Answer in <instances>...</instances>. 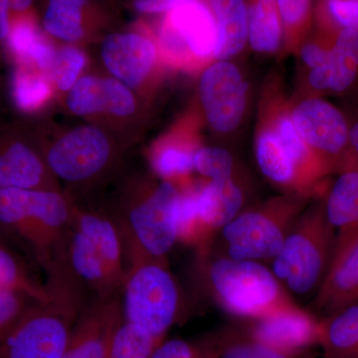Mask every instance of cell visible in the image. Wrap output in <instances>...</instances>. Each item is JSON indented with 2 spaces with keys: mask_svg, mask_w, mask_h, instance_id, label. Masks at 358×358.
I'll return each mask as SVG.
<instances>
[{
  "mask_svg": "<svg viewBox=\"0 0 358 358\" xmlns=\"http://www.w3.org/2000/svg\"><path fill=\"white\" fill-rule=\"evenodd\" d=\"M73 207L58 190H0V235L46 275L62 255Z\"/></svg>",
  "mask_w": 358,
  "mask_h": 358,
  "instance_id": "obj_1",
  "label": "cell"
},
{
  "mask_svg": "<svg viewBox=\"0 0 358 358\" xmlns=\"http://www.w3.org/2000/svg\"><path fill=\"white\" fill-rule=\"evenodd\" d=\"M60 261L90 296L122 294L128 266L121 234L110 212L74 204Z\"/></svg>",
  "mask_w": 358,
  "mask_h": 358,
  "instance_id": "obj_2",
  "label": "cell"
},
{
  "mask_svg": "<svg viewBox=\"0 0 358 358\" xmlns=\"http://www.w3.org/2000/svg\"><path fill=\"white\" fill-rule=\"evenodd\" d=\"M50 299L35 303L0 343V358H63L73 326L90 296L63 267L45 281Z\"/></svg>",
  "mask_w": 358,
  "mask_h": 358,
  "instance_id": "obj_3",
  "label": "cell"
},
{
  "mask_svg": "<svg viewBox=\"0 0 358 358\" xmlns=\"http://www.w3.org/2000/svg\"><path fill=\"white\" fill-rule=\"evenodd\" d=\"M197 278L216 305L238 317L258 319L294 303L273 271L258 261L197 253Z\"/></svg>",
  "mask_w": 358,
  "mask_h": 358,
  "instance_id": "obj_4",
  "label": "cell"
},
{
  "mask_svg": "<svg viewBox=\"0 0 358 358\" xmlns=\"http://www.w3.org/2000/svg\"><path fill=\"white\" fill-rule=\"evenodd\" d=\"M180 190L169 181L122 195L110 211L121 234L128 270L136 264H166L178 243L176 209Z\"/></svg>",
  "mask_w": 358,
  "mask_h": 358,
  "instance_id": "obj_5",
  "label": "cell"
},
{
  "mask_svg": "<svg viewBox=\"0 0 358 358\" xmlns=\"http://www.w3.org/2000/svg\"><path fill=\"white\" fill-rule=\"evenodd\" d=\"M336 241V231L327 220L324 203L305 209L273 259V273L292 293L306 296L317 291Z\"/></svg>",
  "mask_w": 358,
  "mask_h": 358,
  "instance_id": "obj_6",
  "label": "cell"
},
{
  "mask_svg": "<svg viewBox=\"0 0 358 358\" xmlns=\"http://www.w3.org/2000/svg\"><path fill=\"white\" fill-rule=\"evenodd\" d=\"M305 194L296 193L271 200L260 208L241 212L218 233L225 251L222 256L235 260L274 259L305 211Z\"/></svg>",
  "mask_w": 358,
  "mask_h": 358,
  "instance_id": "obj_7",
  "label": "cell"
},
{
  "mask_svg": "<svg viewBox=\"0 0 358 358\" xmlns=\"http://www.w3.org/2000/svg\"><path fill=\"white\" fill-rule=\"evenodd\" d=\"M122 306L124 322L162 341L181 310L178 285L166 264L143 262L129 268Z\"/></svg>",
  "mask_w": 358,
  "mask_h": 358,
  "instance_id": "obj_8",
  "label": "cell"
},
{
  "mask_svg": "<svg viewBox=\"0 0 358 358\" xmlns=\"http://www.w3.org/2000/svg\"><path fill=\"white\" fill-rule=\"evenodd\" d=\"M44 159L56 178L71 185H85L103 176L112 164L114 152L101 129L86 126L56 141Z\"/></svg>",
  "mask_w": 358,
  "mask_h": 358,
  "instance_id": "obj_9",
  "label": "cell"
},
{
  "mask_svg": "<svg viewBox=\"0 0 358 358\" xmlns=\"http://www.w3.org/2000/svg\"><path fill=\"white\" fill-rule=\"evenodd\" d=\"M247 87L236 66L220 61L207 68L200 80V98L207 120L218 133L236 129L243 117Z\"/></svg>",
  "mask_w": 358,
  "mask_h": 358,
  "instance_id": "obj_10",
  "label": "cell"
},
{
  "mask_svg": "<svg viewBox=\"0 0 358 358\" xmlns=\"http://www.w3.org/2000/svg\"><path fill=\"white\" fill-rule=\"evenodd\" d=\"M122 322V294L90 296L73 326L63 358H106Z\"/></svg>",
  "mask_w": 358,
  "mask_h": 358,
  "instance_id": "obj_11",
  "label": "cell"
},
{
  "mask_svg": "<svg viewBox=\"0 0 358 358\" xmlns=\"http://www.w3.org/2000/svg\"><path fill=\"white\" fill-rule=\"evenodd\" d=\"M245 331L268 348L301 355L319 345L320 320L294 303L250 320Z\"/></svg>",
  "mask_w": 358,
  "mask_h": 358,
  "instance_id": "obj_12",
  "label": "cell"
},
{
  "mask_svg": "<svg viewBox=\"0 0 358 358\" xmlns=\"http://www.w3.org/2000/svg\"><path fill=\"white\" fill-rule=\"evenodd\" d=\"M292 121L308 147L326 164L345 150L350 129L345 117L334 106L320 99H310L294 110Z\"/></svg>",
  "mask_w": 358,
  "mask_h": 358,
  "instance_id": "obj_13",
  "label": "cell"
},
{
  "mask_svg": "<svg viewBox=\"0 0 358 358\" xmlns=\"http://www.w3.org/2000/svg\"><path fill=\"white\" fill-rule=\"evenodd\" d=\"M358 303V234L336 240L333 259L317 291L315 310L329 317Z\"/></svg>",
  "mask_w": 358,
  "mask_h": 358,
  "instance_id": "obj_14",
  "label": "cell"
},
{
  "mask_svg": "<svg viewBox=\"0 0 358 358\" xmlns=\"http://www.w3.org/2000/svg\"><path fill=\"white\" fill-rule=\"evenodd\" d=\"M256 159L264 176L273 183L303 193L327 173L324 167L299 159L280 140L275 129H265L256 143Z\"/></svg>",
  "mask_w": 358,
  "mask_h": 358,
  "instance_id": "obj_15",
  "label": "cell"
},
{
  "mask_svg": "<svg viewBox=\"0 0 358 358\" xmlns=\"http://www.w3.org/2000/svg\"><path fill=\"white\" fill-rule=\"evenodd\" d=\"M46 160L20 136H0V190L55 189Z\"/></svg>",
  "mask_w": 358,
  "mask_h": 358,
  "instance_id": "obj_16",
  "label": "cell"
},
{
  "mask_svg": "<svg viewBox=\"0 0 358 358\" xmlns=\"http://www.w3.org/2000/svg\"><path fill=\"white\" fill-rule=\"evenodd\" d=\"M106 67L120 82L131 87L140 86L155 62L154 43L136 33L110 34L102 45Z\"/></svg>",
  "mask_w": 358,
  "mask_h": 358,
  "instance_id": "obj_17",
  "label": "cell"
},
{
  "mask_svg": "<svg viewBox=\"0 0 358 358\" xmlns=\"http://www.w3.org/2000/svg\"><path fill=\"white\" fill-rule=\"evenodd\" d=\"M67 105L78 115L108 112L126 117L136 109L134 96L126 85L119 80L92 76L78 80L70 90Z\"/></svg>",
  "mask_w": 358,
  "mask_h": 358,
  "instance_id": "obj_18",
  "label": "cell"
},
{
  "mask_svg": "<svg viewBox=\"0 0 358 358\" xmlns=\"http://www.w3.org/2000/svg\"><path fill=\"white\" fill-rule=\"evenodd\" d=\"M166 21L186 50L195 57L213 55L217 43V28L210 7L201 0L181 2L169 11Z\"/></svg>",
  "mask_w": 358,
  "mask_h": 358,
  "instance_id": "obj_19",
  "label": "cell"
},
{
  "mask_svg": "<svg viewBox=\"0 0 358 358\" xmlns=\"http://www.w3.org/2000/svg\"><path fill=\"white\" fill-rule=\"evenodd\" d=\"M197 201L200 220L214 243L218 233L241 213L244 196L233 178L218 179L199 186Z\"/></svg>",
  "mask_w": 358,
  "mask_h": 358,
  "instance_id": "obj_20",
  "label": "cell"
},
{
  "mask_svg": "<svg viewBox=\"0 0 358 358\" xmlns=\"http://www.w3.org/2000/svg\"><path fill=\"white\" fill-rule=\"evenodd\" d=\"M358 73V30H339L327 65L310 70L308 82L317 90L343 92Z\"/></svg>",
  "mask_w": 358,
  "mask_h": 358,
  "instance_id": "obj_21",
  "label": "cell"
},
{
  "mask_svg": "<svg viewBox=\"0 0 358 358\" xmlns=\"http://www.w3.org/2000/svg\"><path fill=\"white\" fill-rule=\"evenodd\" d=\"M217 28L213 57L227 60L243 50L249 40L248 6L244 0H208Z\"/></svg>",
  "mask_w": 358,
  "mask_h": 358,
  "instance_id": "obj_22",
  "label": "cell"
},
{
  "mask_svg": "<svg viewBox=\"0 0 358 358\" xmlns=\"http://www.w3.org/2000/svg\"><path fill=\"white\" fill-rule=\"evenodd\" d=\"M6 43L20 65L36 68L43 76L52 77L55 51L30 18L20 16L11 22Z\"/></svg>",
  "mask_w": 358,
  "mask_h": 358,
  "instance_id": "obj_23",
  "label": "cell"
},
{
  "mask_svg": "<svg viewBox=\"0 0 358 358\" xmlns=\"http://www.w3.org/2000/svg\"><path fill=\"white\" fill-rule=\"evenodd\" d=\"M329 222L336 231V240L358 234V169L341 174L324 201Z\"/></svg>",
  "mask_w": 358,
  "mask_h": 358,
  "instance_id": "obj_24",
  "label": "cell"
},
{
  "mask_svg": "<svg viewBox=\"0 0 358 358\" xmlns=\"http://www.w3.org/2000/svg\"><path fill=\"white\" fill-rule=\"evenodd\" d=\"M34 264L0 235V291L20 292L37 301L50 299L45 282L32 270Z\"/></svg>",
  "mask_w": 358,
  "mask_h": 358,
  "instance_id": "obj_25",
  "label": "cell"
},
{
  "mask_svg": "<svg viewBox=\"0 0 358 358\" xmlns=\"http://www.w3.org/2000/svg\"><path fill=\"white\" fill-rule=\"evenodd\" d=\"M199 345L204 358H312L308 352H280L252 338L246 331L235 329L212 334Z\"/></svg>",
  "mask_w": 358,
  "mask_h": 358,
  "instance_id": "obj_26",
  "label": "cell"
},
{
  "mask_svg": "<svg viewBox=\"0 0 358 358\" xmlns=\"http://www.w3.org/2000/svg\"><path fill=\"white\" fill-rule=\"evenodd\" d=\"M324 358H352L358 350V303L320 320Z\"/></svg>",
  "mask_w": 358,
  "mask_h": 358,
  "instance_id": "obj_27",
  "label": "cell"
},
{
  "mask_svg": "<svg viewBox=\"0 0 358 358\" xmlns=\"http://www.w3.org/2000/svg\"><path fill=\"white\" fill-rule=\"evenodd\" d=\"M248 21L252 48L262 53L277 50L282 24L275 0H249Z\"/></svg>",
  "mask_w": 358,
  "mask_h": 358,
  "instance_id": "obj_28",
  "label": "cell"
},
{
  "mask_svg": "<svg viewBox=\"0 0 358 358\" xmlns=\"http://www.w3.org/2000/svg\"><path fill=\"white\" fill-rule=\"evenodd\" d=\"M85 0H49L44 15V28L49 34L67 42L83 37L82 10Z\"/></svg>",
  "mask_w": 358,
  "mask_h": 358,
  "instance_id": "obj_29",
  "label": "cell"
},
{
  "mask_svg": "<svg viewBox=\"0 0 358 358\" xmlns=\"http://www.w3.org/2000/svg\"><path fill=\"white\" fill-rule=\"evenodd\" d=\"M50 94L46 77L31 68L18 65L11 81V95L17 109L22 112L38 110L47 102Z\"/></svg>",
  "mask_w": 358,
  "mask_h": 358,
  "instance_id": "obj_30",
  "label": "cell"
},
{
  "mask_svg": "<svg viewBox=\"0 0 358 358\" xmlns=\"http://www.w3.org/2000/svg\"><path fill=\"white\" fill-rule=\"evenodd\" d=\"M160 343L147 331L124 320L113 336L106 358H152Z\"/></svg>",
  "mask_w": 358,
  "mask_h": 358,
  "instance_id": "obj_31",
  "label": "cell"
},
{
  "mask_svg": "<svg viewBox=\"0 0 358 358\" xmlns=\"http://www.w3.org/2000/svg\"><path fill=\"white\" fill-rule=\"evenodd\" d=\"M195 152L183 145H164L155 152L152 159V169L166 181L185 178L194 169L193 159Z\"/></svg>",
  "mask_w": 358,
  "mask_h": 358,
  "instance_id": "obj_32",
  "label": "cell"
},
{
  "mask_svg": "<svg viewBox=\"0 0 358 358\" xmlns=\"http://www.w3.org/2000/svg\"><path fill=\"white\" fill-rule=\"evenodd\" d=\"M194 169L210 180L232 178L234 162L232 155L222 148L205 147L195 152Z\"/></svg>",
  "mask_w": 358,
  "mask_h": 358,
  "instance_id": "obj_33",
  "label": "cell"
},
{
  "mask_svg": "<svg viewBox=\"0 0 358 358\" xmlns=\"http://www.w3.org/2000/svg\"><path fill=\"white\" fill-rule=\"evenodd\" d=\"M282 28L292 43H296L307 31L312 16V0H275Z\"/></svg>",
  "mask_w": 358,
  "mask_h": 358,
  "instance_id": "obj_34",
  "label": "cell"
},
{
  "mask_svg": "<svg viewBox=\"0 0 358 358\" xmlns=\"http://www.w3.org/2000/svg\"><path fill=\"white\" fill-rule=\"evenodd\" d=\"M37 301L20 292L0 291V343Z\"/></svg>",
  "mask_w": 358,
  "mask_h": 358,
  "instance_id": "obj_35",
  "label": "cell"
},
{
  "mask_svg": "<svg viewBox=\"0 0 358 358\" xmlns=\"http://www.w3.org/2000/svg\"><path fill=\"white\" fill-rule=\"evenodd\" d=\"M86 65L83 52L75 47H65L56 53L52 78L62 91L71 90Z\"/></svg>",
  "mask_w": 358,
  "mask_h": 358,
  "instance_id": "obj_36",
  "label": "cell"
},
{
  "mask_svg": "<svg viewBox=\"0 0 358 358\" xmlns=\"http://www.w3.org/2000/svg\"><path fill=\"white\" fill-rule=\"evenodd\" d=\"M320 18L331 29L358 30V0H322Z\"/></svg>",
  "mask_w": 358,
  "mask_h": 358,
  "instance_id": "obj_37",
  "label": "cell"
},
{
  "mask_svg": "<svg viewBox=\"0 0 358 358\" xmlns=\"http://www.w3.org/2000/svg\"><path fill=\"white\" fill-rule=\"evenodd\" d=\"M152 358H204L200 345L183 339H171L160 343Z\"/></svg>",
  "mask_w": 358,
  "mask_h": 358,
  "instance_id": "obj_38",
  "label": "cell"
},
{
  "mask_svg": "<svg viewBox=\"0 0 358 358\" xmlns=\"http://www.w3.org/2000/svg\"><path fill=\"white\" fill-rule=\"evenodd\" d=\"M329 53L331 49L329 50L319 44L310 42L301 48V57L303 62L312 70L327 65L329 60Z\"/></svg>",
  "mask_w": 358,
  "mask_h": 358,
  "instance_id": "obj_39",
  "label": "cell"
},
{
  "mask_svg": "<svg viewBox=\"0 0 358 358\" xmlns=\"http://www.w3.org/2000/svg\"><path fill=\"white\" fill-rule=\"evenodd\" d=\"M178 4L176 0H134L136 10L143 13H169Z\"/></svg>",
  "mask_w": 358,
  "mask_h": 358,
  "instance_id": "obj_40",
  "label": "cell"
},
{
  "mask_svg": "<svg viewBox=\"0 0 358 358\" xmlns=\"http://www.w3.org/2000/svg\"><path fill=\"white\" fill-rule=\"evenodd\" d=\"M10 8L6 0H0V41H6L10 31Z\"/></svg>",
  "mask_w": 358,
  "mask_h": 358,
  "instance_id": "obj_41",
  "label": "cell"
},
{
  "mask_svg": "<svg viewBox=\"0 0 358 358\" xmlns=\"http://www.w3.org/2000/svg\"><path fill=\"white\" fill-rule=\"evenodd\" d=\"M9 8L14 13H24L31 6L33 0H6Z\"/></svg>",
  "mask_w": 358,
  "mask_h": 358,
  "instance_id": "obj_42",
  "label": "cell"
},
{
  "mask_svg": "<svg viewBox=\"0 0 358 358\" xmlns=\"http://www.w3.org/2000/svg\"><path fill=\"white\" fill-rule=\"evenodd\" d=\"M350 143L358 157V122L350 129Z\"/></svg>",
  "mask_w": 358,
  "mask_h": 358,
  "instance_id": "obj_43",
  "label": "cell"
},
{
  "mask_svg": "<svg viewBox=\"0 0 358 358\" xmlns=\"http://www.w3.org/2000/svg\"><path fill=\"white\" fill-rule=\"evenodd\" d=\"M352 358H358V350L355 352V355H352Z\"/></svg>",
  "mask_w": 358,
  "mask_h": 358,
  "instance_id": "obj_44",
  "label": "cell"
},
{
  "mask_svg": "<svg viewBox=\"0 0 358 358\" xmlns=\"http://www.w3.org/2000/svg\"><path fill=\"white\" fill-rule=\"evenodd\" d=\"M176 1H178V3H181V2L187 1V0H176Z\"/></svg>",
  "mask_w": 358,
  "mask_h": 358,
  "instance_id": "obj_45",
  "label": "cell"
}]
</instances>
